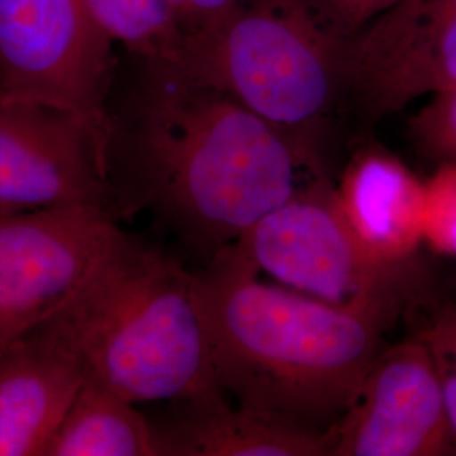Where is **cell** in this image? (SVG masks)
Segmentation results:
<instances>
[{
  "mask_svg": "<svg viewBox=\"0 0 456 456\" xmlns=\"http://www.w3.org/2000/svg\"><path fill=\"white\" fill-rule=\"evenodd\" d=\"M85 374L132 403L224 401L195 274L124 233L46 323Z\"/></svg>",
  "mask_w": 456,
  "mask_h": 456,
  "instance_id": "3",
  "label": "cell"
},
{
  "mask_svg": "<svg viewBox=\"0 0 456 456\" xmlns=\"http://www.w3.org/2000/svg\"><path fill=\"white\" fill-rule=\"evenodd\" d=\"M418 335L428 343L436 365L456 374V306L443 311Z\"/></svg>",
  "mask_w": 456,
  "mask_h": 456,
  "instance_id": "18",
  "label": "cell"
},
{
  "mask_svg": "<svg viewBox=\"0 0 456 456\" xmlns=\"http://www.w3.org/2000/svg\"><path fill=\"white\" fill-rule=\"evenodd\" d=\"M114 48L83 0H0V100L45 103L110 129Z\"/></svg>",
  "mask_w": 456,
  "mask_h": 456,
  "instance_id": "6",
  "label": "cell"
},
{
  "mask_svg": "<svg viewBox=\"0 0 456 456\" xmlns=\"http://www.w3.org/2000/svg\"><path fill=\"white\" fill-rule=\"evenodd\" d=\"M330 456H456L436 360L419 335L382 348L359 395L328 428Z\"/></svg>",
  "mask_w": 456,
  "mask_h": 456,
  "instance_id": "10",
  "label": "cell"
},
{
  "mask_svg": "<svg viewBox=\"0 0 456 456\" xmlns=\"http://www.w3.org/2000/svg\"><path fill=\"white\" fill-rule=\"evenodd\" d=\"M124 233L103 207L0 215V350L61 310Z\"/></svg>",
  "mask_w": 456,
  "mask_h": 456,
  "instance_id": "7",
  "label": "cell"
},
{
  "mask_svg": "<svg viewBox=\"0 0 456 456\" xmlns=\"http://www.w3.org/2000/svg\"><path fill=\"white\" fill-rule=\"evenodd\" d=\"M423 242L435 254L456 257V161L438 164L424 180Z\"/></svg>",
  "mask_w": 456,
  "mask_h": 456,
  "instance_id": "16",
  "label": "cell"
},
{
  "mask_svg": "<svg viewBox=\"0 0 456 456\" xmlns=\"http://www.w3.org/2000/svg\"><path fill=\"white\" fill-rule=\"evenodd\" d=\"M98 29L132 58L169 63L183 34L166 0H83Z\"/></svg>",
  "mask_w": 456,
  "mask_h": 456,
  "instance_id": "15",
  "label": "cell"
},
{
  "mask_svg": "<svg viewBox=\"0 0 456 456\" xmlns=\"http://www.w3.org/2000/svg\"><path fill=\"white\" fill-rule=\"evenodd\" d=\"M156 424L161 456H330V429H316L224 401L183 404Z\"/></svg>",
  "mask_w": 456,
  "mask_h": 456,
  "instance_id": "13",
  "label": "cell"
},
{
  "mask_svg": "<svg viewBox=\"0 0 456 456\" xmlns=\"http://www.w3.org/2000/svg\"><path fill=\"white\" fill-rule=\"evenodd\" d=\"M135 61L126 107L110 110L117 218L147 207L213 256L293 195L301 171L322 175L284 132L235 98L164 63Z\"/></svg>",
  "mask_w": 456,
  "mask_h": 456,
  "instance_id": "1",
  "label": "cell"
},
{
  "mask_svg": "<svg viewBox=\"0 0 456 456\" xmlns=\"http://www.w3.org/2000/svg\"><path fill=\"white\" fill-rule=\"evenodd\" d=\"M346 31L354 34L369 20L391 7L395 0H328Z\"/></svg>",
  "mask_w": 456,
  "mask_h": 456,
  "instance_id": "19",
  "label": "cell"
},
{
  "mask_svg": "<svg viewBox=\"0 0 456 456\" xmlns=\"http://www.w3.org/2000/svg\"><path fill=\"white\" fill-rule=\"evenodd\" d=\"M195 288L224 392L240 408L316 429L354 404L386 331L412 301L360 294L328 303L271 286L235 242L213 254Z\"/></svg>",
  "mask_w": 456,
  "mask_h": 456,
  "instance_id": "2",
  "label": "cell"
},
{
  "mask_svg": "<svg viewBox=\"0 0 456 456\" xmlns=\"http://www.w3.org/2000/svg\"><path fill=\"white\" fill-rule=\"evenodd\" d=\"M414 149L436 166L456 161V90L431 95L409 118Z\"/></svg>",
  "mask_w": 456,
  "mask_h": 456,
  "instance_id": "17",
  "label": "cell"
},
{
  "mask_svg": "<svg viewBox=\"0 0 456 456\" xmlns=\"http://www.w3.org/2000/svg\"><path fill=\"white\" fill-rule=\"evenodd\" d=\"M45 456H161L154 423L135 403L85 377Z\"/></svg>",
  "mask_w": 456,
  "mask_h": 456,
  "instance_id": "14",
  "label": "cell"
},
{
  "mask_svg": "<svg viewBox=\"0 0 456 456\" xmlns=\"http://www.w3.org/2000/svg\"><path fill=\"white\" fill-rule=\"evenodd\" d=\"M456 90V0H395L350 36L343 103L365 124Z\"/></svg>",
  "mask_w": 456,
  "mask_h": 456,
  "instance_id": "9",
  "label": "cell"
},
{
  "mask_svg": "<svg viewBox=\"0 0 456 456\" xmlns=\"http://www.w3.org/2000/svg\"><path fill=\"white\" fill-rule=\"evenodd\" d=\"M335 190L346 222L374 256L392 264L416 261L424 245V180L397 156L362 147Z\"/></svg>",
  "mask_w": 456,
  "mask_h": 456,
  "instance_id": "12",
  "label": "cell"
},
{
  "mask_svg": "<svg viewBox=\"0 0 456 456\" xmlns=\"http://www.w3.org/2000/svg\"><path fill=\"white\" fill-rule=\"evenodd\" d=\"M282 286L328 303L360 294H399L412 299L416 261L392 264L374 256L346 222L335 186L323 175L248 228L235 242Z\"/></svg>",
  "mask_w": 456,
  "mask_h": 456,
  "instance_id": "5",
  "label": "cell"
},
{
  "mask_svg": "<svg viewBox=\"0 0 456 456\" xmlns=\"http://www.w3.org/2000/svg\"><path fill=\"white\" fill-rule=\"evenodd\" d=\"M350 36L328 0H247L184 36L164 65L235 98L322 166L320 131L343 103Z\"/></svg>",
  "mask_w": 456,
  "mask_h": 456,
  "instance_id": "4",
  "label": "cell"
},
{
  "mask_svg": "<svg viewBox=\"0 0 456 456\" xmlns=\"http://www.w3.org/2000/svg\"><path fill=\"white\" fill-rule=\"evenodd\" d=\"M82 362L48 326L0 350V456H45L85 380Z\"/></svg>",
  "mask_w": 456,
  "mask_h": 456,
  "instance_id": "11",
  "label": "cell"
},
{
  "mask_svg": "<svg viewBox=\"0 0 456 456\" xmlns=\"http://www.w3.org/2000/svg\"><path fill=\"white\" fill-rule=\"evenodd\" d=\"M82 205L114 213L110 129L45 103L0 100V215Z\"/></svg>",
  "mask_w": 456,
  "mask_h": 456,
  "instance_id": "8",
  "label": "cell"
}]
</instances>
